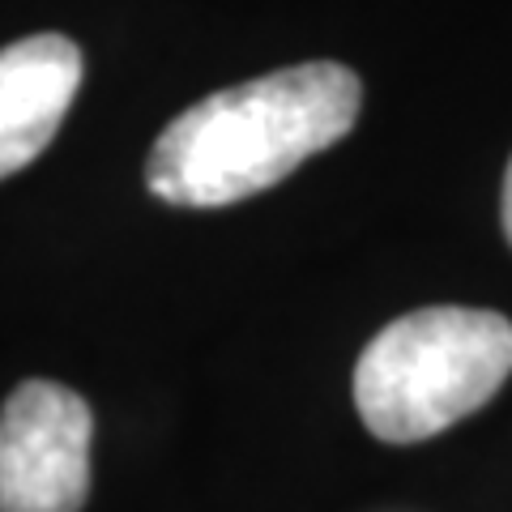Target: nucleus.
<instances>
[{"label": "nucleus", "mask_w": 512, "mask_h": 512, "mask_svg": "<svg viewBox=\"0 0 512 512\" xmlns=\"http://www.w3.org/2000/svg\"><path fill=\"white\" fill-rule=\"evenodd\" d=\"M82 86V52L64 35H30L0 47V180L52 146Z\"/></svg>", "instance_id": "20e7f679"}, {"label": "nucleus", "mask_w": 512, "mask_h": 512, "mask_svg": "<svg viewBox=\"0 0 512 512\" xmlns=\"http://www.w3.org/2000/svg\"><path fill=\"white\" fill-rule=\"evenodd\" d=\"M94 414L73 389L26 380L0 410V512H82Z\"/></svg>", "instance_id": "7ed1b4c3"}, {"label": "nucleus", "mask_w": 512, "mask_h": 512, "mask_svg": "<svg viewBox=\"0 0 512 512\" xmlns=\"http://www.w3.org/2000/svg\"><path fill=\"white\" fill-rule=\"evenodd\" d=\"M504 235L512 244V158H508V171H504Z\"/></svg>", "instance_id": "39448f33"}, {"label": "nucleus", "mask_w": 512, "mask_h": 512, "mask_svg": "<svg viewBox=\"0 0 512 512\" xmlns=\"http://www.w3.org/2000/svg\"><path fill=\"white\" fill-rule=\"evenodd\" d=\"M512 376V320L419 308L384 325L355 363V410L384 444H419L483 410Z\"/></svg>", "instance_id": "f03ea898"}, {"label": "nucleus", "mask_w": 512, "mask_h": 512, "mask_svg": "<svg viewBox=\"0 0 512 512\" xmlns=\"http://www.w3.org/2000/svg\"><path fill=\"white\" fill-rule=\"evenodd\" d=\"M363 86L338 60H308L214 90L154 141L146 184L158 201L218 210L274 188L359 120Z\"/></svg>", "instance_id": "f257e3e1"}]
</instances>
